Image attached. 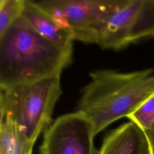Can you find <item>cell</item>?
<instances>
[{"instance_id":"cell-3","label":"cell","mask_w":154,"mask_h":154,"mask_svg":"<svg viewBox=\"0 0 154 154\" xmlns=\"http://www.w3.org/2000/svg\"><path fill=\"white\" fill-rule=\"evenodd\" d=\"M60 75L1 90V117L13 121L34 144L51 125L55 106L62 94Z\"/></svg>"},{"instance_id":"cell-5","label":"cell","mask_w":154,"mask_h":154,"mask_svg":"<svg viewBox=\"0 0 154 154\" xmlns=\"http://www.w3.org/2000/svg\"><path fill=\"white\" fill-rule=\"evenodd\" d=\"M147 38H154V0H123L105 22L96 44L117 51Z\"/></svg>"},{"instance_id":"cell-11","label":"cell","mask_w":154,"mask_h":154,"mask_svg":"<svg viewBox=\"0 0 154 154\" xmlns=\"http://www.w3.org/2000/svg\"><path fill=\"white\" fill-rule=\"evenodd\" d=\"M127 118L137 124L143 131L148 129L154 123V94Z\"/></svg>"},{"instance_id":"cell-9","label":"cell","mask_w":154,"mask_h":154,"mask_svg":"<svg viewBox=\"0 0 154 154\" xmlns=\"http://www.w3.org/2000/svg\"><path fill=\"white\" fill-rule=\"evenodd\" d=\"M33 146L13 121L1 117L0 154H32Z\"/></svg>"},{"instance_id":"cell-1","label":"cell","mask_w":154,"mask_h":154,"mask_svg":"<svg viewBox=\"0 0 154 154\" xmlns=\"http://www.w3.org/2000/svg\"><path fill=\"white\" fill-rule=\"evenodd\" d=\"M72 54L41 35L20 16L0 36V90L60 75Z\"/></svg>"},{"instance_id":"cell-4","label":"cell","mask_w":154,"mask_h":154,"mask_svg":"<svg viewBox=\"0 0 154 154\" xmlns=\"http://www.w3.org/2000/svg\"><path fill=\"white\" fill-rule=\"evenodd\" d=\"M73 40L96 43L106 20L123 0L35 1Z\"/></svg>"},{"instance_id":"cell-2","label":"cell","mask_w":154,"mask_h":154,"mask_svg":"<svg viewBox=\"0 0 154 154\" xmlns=\"http://www.w3.org/2000/svg\"><path fill=\"white\" fill-rule=\"evenodd\" d=\"M153 69L129 73L96 70L82 90L77 111L93 125L97 135L114 122L128 117L154 94Z\"/></svg>"},{"instance_id":"cell-7","label":"cell","mask_w":154,"mask_h":154,"mask_svg":"<svg viewBox=\"0 0 154 154\" xmlns=\"http://www.w3.org/2000/svg\"><path fill=\"white\" fill-rule=\"evenodd\" d=\"M97 154H149L144 132L132 121L109 131Z\"/></svg>"},{"instance_id":"cell-12","label":"cell","mask_w":154,"mask_h":154,"mask_svg":"<svg viewBox=\"0 0 154 154\" xmlns=\"http://www.w3.org/2000/svg\"><path fill=\"white\" fill-rule=\"evenodd\" d=\"M144 132L148 143L149 154H154V123Z\"/></svg>"},{"instance_id":"cell-6","label":"cell","mask_w":154,"mask_h":154,"mask_svg":"<svg viewBox=\"0 0 154 154\" xmlns=\"http://www.w3.org/2000/svg\"><path fill=\"white\" fill-rule=\"evenodd\" d=\"M92 123L76 111L58 117L44 132L39 154H97Z\"/></svg>"},{"instance_id":"cell-8","label":"cell","mask_w":154,"mask_h":154,"mask_svg":"<svg viewBox=\"0 0 154 154\" xmlns=\"http://www.w3.org/2000/svg\"><path fill=\"white\" fill-rule=\"evenodd\" d=\"M21 16L41 35L63 49L73 52V39L35 1L25 0Z\"/></svg>"},{"instance_id":"cell-10","label":"cell","mask_w":154,"mask_h":154,"mask_svg":"<svg viewBox=\"0 0 154 154\" xmlns=\"http://www.w3.org/2000/svg\"><path fill=\"white\" fill-rule=\"evenodd\" d=\"M25 5V0H0V36L18 19Z\"/></svg>"}]
</instances>
